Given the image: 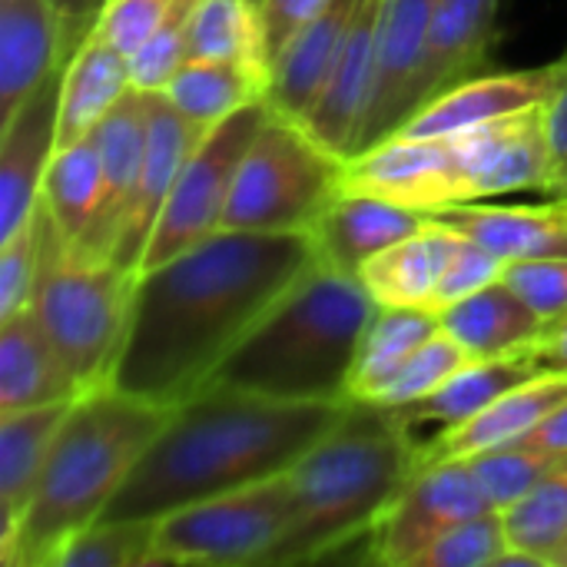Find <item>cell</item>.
Listing matches in <instances>:
<instances>
[{
  "label": "cell",
  "mask_w": 567,
  "mask_h": 567,
  "mask_svg": "<svg viewBox=\"0 0 567 567\" xmlns=\"http://www.w3.org/2000/svg\"><path fill=\"white\" fill-rule=\"evenodd\" d=\"M548 567H567V535L558 542V548L548 555Z\"/></svg>",
  "instance_id": "50"
},
{
  "label": "cell",
  "mask_w": 567,
  "mask_h": 567,
  "mask_svg": "<svg viewBox=\"0 0 567 567\" xmlns=\"http://www.w3.org/2000/svg\"><path fill=\"white\" fill-rule=\"evenodd\" d=\"M495 508L465 458L415 468L389 512L375 522L365 561L382 567H415L422 551L452 525Z\"/></svg>",
  "instance_id": "10"
},
{
  "label": "cell",
  "mask_w": 567,
  "mask_h": 567,
  "mask_svg": "<svg viewBox=\"0 0 567 567\" xmlns=\"http://www.w3.org/2000/svg\"><path fill=\"white\" fill-rule=\"evenodd\" d=\"M505 269H508V259H502L488 246L458 233V243L449 256V266H445V276H442V286L435 296V312H442V309L462 302L465 296L498 282L505 276Z\"/></svg>",
  "instance_id": "42"
},
{
  "label": "cell",
  "mask_w": 567,
  "mask_h": 567,
  "mask_svg": "<svg viewBox=\"0 0 567 567\" xmlns=\"http://www.w3.org/2000/svg\"><path fill=\"white\" fill-rule=\"evenodd\" d=\"M37 269H40V209L23 229L0 239V319L30 309Z\"/></svg>",
  "instance_id": "41"
},
{
  "label": "cell",
  "mask_w": 567,
  "mask_h": 567,
  "mask_svg": "<svg viewBox=\"0 0 567 567\" xmlns=\"http://www.w3.org/2000/svg\"><path fill=\"white\" fill-rule=\"evenodd\" d=\"M512 548L535 555L548 567V555L567 535V455L505 512Z\"/></svg>",
  "instance_id": "35"
},
{
  "label": "cell",
  "mask_w": 567,
  "mask_h": 567,
  "mask_svg": "<svg viewBox=\"0 0 567 567\" xmlns=\"http://www.w3.org/2000/svg\"><path fill=\"white\" fill-rule=\"evenodd\" d=\"M199 0H173L159 27L150 33V40L130 56V76L133 90L140 93H159L173 73L186 63L189 56V30H193V13Z\"/></svg>",
  "instance_id": "39"
},
{
  "label": "cell",
  "mask_w": 567,
  "mask_h": 567,
  "mask_svg": "<svg viewBox=\"0 0 567 567\" xmlns=\"http://www.w3.org/2000/svg\"><path fill=\"white\" fill-rule=\"evenodd\" d=\"M169 3L173 0H106L93 33L103 37L110 47H116L123 56H133L159 27Z\"/></svg>",
  "instance_id": "44"
},
{
  "label": "cell",
  "mask_w": 567,
  "mask_h": 567,
  "mask_svg": "<svg viewBox=\"0 0 567 567\" xmlns=\"http://www.w3.org/2000/svg\"><path fill=\"white\" fill-rule=\"evenodd\" d=\"M508 548L512 538H508L505 515L502 508H488L439 535L422 551L415 567H498Z\"/></svg>",
  "instance_id": "38"
},
{
  "label": "cell",
  "mask_w": 567,
  "mask_h": 567,
  "mask_svg": "<svg viewBox=\"0 0 567 567\" xmlns=\"http://www.w3.org/2000/svg\"><path fill=\"white\" fill-rule=\"evenodd\" d=\"M342 166L302 123L269 113L239 159L223 229L312 233L342 189Z\"/></svg>",
  "instance_id": "7"
},
{
  "label": "cell",
  "mask_w": 567,
  "mask_h": 567,
  "mask_svg": "<svg viewBox=\"0 0 567 567\" xmlns=\"http://www.w3.org/2000/svg\"><path fill=\"white\" fill-rule=\"evenodd\" d=\"M60 13V23H63V50H66V60L76 53V47L93 33L96 27V17L103 10L106 0H50Z\"/></svg>",
  "instance_id": "47"
},
{
  "label": "cell",
  "mask_w": 567,
  "mask_h": 567,
  "mask_svg": "<svg viewBox=\"0 0 567 567\" xmlns=\"http://www.w3.org/2000/svg\"><path fill=\"white\" fill-rule=\"evenodd\" d=\"M375 309L355 276L316 259L216 369L209 385L276 402H352L349 379Z\"/></svg>",
  "instance_id": "4"
},
{
  "label": "cell",
  "mask_w": 567,
  "mask_h": 567,
  "mask_svg": "<svg viewBox=\"0 0 567 567\" xmlns=\"http://www.w3.org/2000/svg\"><path fill=\"white\" fill-rule=\"evenodd\" d=\"M130 90H133L130 56H123L103 37L90 33L76 47V53L63 63L56 150L70 146L83 136H93L96 126L113 113V106Z\"/></svg>",
  "instance_id": "26"
},
{
  "label": "cell",
  "mask_w": 567,
  "mask_h": 567,
  "mask_svg": "<svg viewBox=\"0 0 567 567\" xmlns=\"http://www.w3.org/2000/svg\"><path fill=\"white\" fill-rule=\"evenodd\" d=\"M103 196V169L96 136H83L70 146H60L43 176V209L53 226L76 246L86 243Z\"/></svg>",
  "instance_id": "33"
},
{
  "label": "cell",
  "mask_w": 567,
  "mask_h": 567,
  "mask_svg": "<svg viewBox=\"0 0 567 567\" xmlns=\"http://www.w3.org/2000/svg\"><path fill=\"white\" fill-rule=\"evenodd\" d=\"M468 203L545 189L551 193V156L542 106L518 110L452 136Z\"/></svg>",
  "instance_id": "13"
},
{
  "label": "cell",
  "mask_w": 567,
  "mask_h": 567,
  "mask_svg": "<svg viewBox=\"0 0 567 567\" xmlns=\"http://www.w3.org/2000/svg\"><path fill=\"white\" fill-rule=\"evenodd\" d=\"M439 322L442 332H449L472 359L525 352L538 342V336L548 326L505 279L442 309Z\"/></svg>",
  "instance_id": "28"
},
{
  "label": "cell",
  "mask_w": 567,
  "mask_h": 567,
  "mask_svg": "<svg viewBox=\"0 0 567 567\" xmlns=\"http://www.w3.org/2000/svg\"><path fill=\"white\" fill-rule=\"evenodd\" d=\"M256 3H259V0H256Z\"/></svg>",
  "instance_id": "51"
},
{
  "label": "cell",
  "mask_w": 567,
  "mask_h": 567,
  "mask_svg": "<svg viewBox=\"0 0 567 567\" xmlns=\"http://www.w3.org/2000/svg\"><path fill=\"white\" fill-rule=\"evenodd\" d=\"M412 472V445L385 409L349 402L339 425L289 472V522L262 567L312 565L365 542Z\"/></svg>",
  "instance_id": "5"
},
{
  "label": "cell",
  "mask_w": 567,
  "mask_h": 567,
  "mask_svg": "<svg viewBox=\"0 0 567 567\" xmlns=\"http://www.w3.org/2000/svg\"><path fill=\"white\" fill-rule=\"evenodd\" d=\"M561 458L565 455H551V452L512 442V445H498V449L478 452V455H472L465 462L472 465V472H475L478 485L485 488L488 502L505 512L525 492H532Z\"/></svg>",
  "instance_id": "37"
},
{
  "label": "cell",
  "mask_w": 567,
  "mask_h": 567,
  "mask_svg": "<svg viewBox=\"0 0 567 567\" xmlns=\"http://www.w3.org/2000/svg\"><path fill=\"white\" fill-rule=\"evenodd\" d=\"M319 259L312 233L219 229L133 279L110 385L176 409Z\"/></svg>",
  "instance_id": "1"
},
{
  "label": "cell",
  "mask_w": 567,
  "mask_h": 567,
  "mask_svg": "<svg viewBox=\"0 0 567 567\" xmlns=\"http://www.w3.org/2000/svg\"><path fill=\"white\" fill-rule=\"evenodd\" d=\"M567 399V375H538L502 399H495L488 409H482L475 419L449 432L442 442H435L425 455H419L415 468L449 462V458H472L478 452L512 445L525 439L548 412H555Z\"/></svg>",
  "instance_id": "29"
},
{
  "label": "cell",
  "mask_w": 567,
  "mask_h": 567,
  "mask_svg": "<svg viewBox=\"0 0 567 567\" xmlns=\"http://www.w3.org/2000/svg\"><path fill=\"white\" fill-rule=\"evenodd\" d=\"M455 243H458L455 229L425 216V223L415 233L372 256L362 266L359 282L375 299V306L435 309V296Z\"/></svg>",
  "instance_id": "25"
},
{
  "label": "cell",
  "mask_w": 567,
  "mask_h": 567,
  "mask_svg": "<svg viewBox=\"0 0 567 567\" xmlns=\"http://www.w3.org/2000/svg\"><path fill=\"white\" fill-rule=\"evenodd\" d=\"M76 402V399H73ZM73 402L20 409L0 415V545H7L43 475L47 455Z\"/></svg>",
  "instance_id": "30"
},
{
  "label": "cell",
  "mask_w": 567,
  "mask_h": 567,
  "mask_svg": "<svg viewBox=\"0 0 567 567\" xmlns=\"http://www.w3.org/2000/svg\"><path fill=\"white\" fill-rule=\"evenodd\" d=\"M542 116L551 156V196H567V53L551 63Z\"/></svg>",
  "instance_id": "45"
},
{
  "label": "cell",
  "mask_w": 567,
  "mask_h": 567,
  "mask_svg": "<svg viewBox=\"0 0 567 567\" xmlns=\"http://www.w3.org/2000/svg\"><path fill=\"white\" fill-rule=\"evenodd\" d=\"M169 415L173 409L113 385L80 395L53 439L13 538L0 545V561L7 567H53L56 555L83 528L106 515Z\"/></svg>",
  "instance_id": "3"
},
{
  "label": "cell",
  "mask_w": 567,
  "mask_h": 567,
  "mask_svg": "<svg viewBox=\"0 0 567 567\" xmlns=\"http://www.w3.org/2000/svg\"><path fill=\"white\" fill-rule=\"evenodd\" d=\"M60 76L63 66L0 123V239L23 229L40 209L43 176L56 153Z\"/></svg>",
  "instance_id": "16"
},
{
  "label": "cell",
  "mask_w": 567,
  "mask_h": 567,
  "mask_svg": "<svg viewBox=\"0 0 567 567\" xmlns=\"http://www.w3.org/2000/svg\"><path fill=\"white\" fill-rule=\"evenodd\" d=\"M432 219L449 229L488 246L508 262L522 259H548L567 256V199L555 196L548 203H518V206H492V203H458Z\"/></svg>",
  "instance_id": "19"
},
{
  "label": "cell",
  "mask_w": 567,
  "mask_h": 567,
  "mask_svg": "<svg viewBox=\"0 0 567 567\" xmlns=\"http://www.w3.org/2000/svg\"><path fill=\"white\" fill-rule=\"evenodd\" d=\"M495 43H498V0H439L429 30L425 63L415 86V110L425 106L432 96L452 90L455 83L485 73Z\"/></svg>",
  "instance_id": "21"
},
{
  "label": "cell",
  "mask_w": 567,
  "mask_h": 567,
  "mask_svg": "<svg viewBox=\"0 0 567 567\" xmlns=\"http://www.w3.org/2000/svg\"><path fill=\"white\" fill-rule=\"evenodd\" d=\"M63 63L56 7L50 0H0V123Z\"/></svg>",
  "instance_id": "22"
},
{
  "label": "cell",
  "mask_w": 567,
  "mask_h": 567,
  "mask_svg": "<svg viewBox=\"0 0 567 567\" xmlns=\"http://www.w3.org/2000/svg\"><path fill=\"white\" fill-rule=\"evenodd\" d=\"M133 279L113 259L70 243L40 203V269L30 296L53 352L80 395L110 385L130 319Z\"/></svg>",
  "instance_id": "6"
},
{
  "label": "cell",
  "mask_w": 567,
  "mask_h": 567,
  "mask_svg": "<svg viewBox=\"0 0 567 567\" xmlns=\"http://www.w3.org/2000/svg\"><path fill=\"white\" fill-rule=\"evenodd\" d=\"M203 126L186 120L163 93H146V150L140 163V176L113 246V262L136 276L150 246V236L159 223V213L173 193V183L193 153V146L203 140Z\"/></svg>",
  "instance_id": "14"
},
{
  "label": "cell",
  "mask_w": 567,
  "mask_h": 567,
  "mask_svg": "<svg viewBox=\"0 0 567 567\" xmlns=\"http://www.w3.org/2000/svg\"><path fill=\"white\" fill-rule=\"evenodd\" d=\"M538 375H548V372H542L532 349L515 352V355H498V359H472L435 392H429L409 405L385 409V415L402 432V439L412 445V455L419 462V455H425L449 432H455L458 425L475 419L482 409H488L505 392H512Z\"/></svg>",
  "instance_id": "15"
},
{
  "label": "cell",
  "mask_w": 567,
  "mask_h": 567,
  "mask_svg": "<svg viewBox=\"0 0 567 567\" xmlns=\"http://www.w3.org/2000/svg\"><path fill=\"white\" fill-rule=\"evenodd\" d=\"M522 445H532V449H542V452H551V455H567V399L548 412L525 439H518Z\"/></svg>",
  "instance_id": "49"
},
{
  "label": "cell",
  "mask_w": 567,
  "mask_h": 567,
  "mask_svg": "<svg viewBox=\"0 0 567 567\" xmlns=\"http://www.w3.org/2000/svg\"><path fill=\"white\" fill-rule=\"evenodd\" d=\"M362 0H329L322 13L282 50V56L272 63L269 73V93L266 103L272 113L302 123L312 103L319 100L339 50L346 43V33L352 27V17Z\"/></svg>",
  "instance_id": "24"
},
{
  "label": "cell",
  "mask_w": 567,
  "mask_h": 567,
  "mask_svg": "<svg viewBox=\"0 0 567 567\" xmlns=\"http://www.w3.org/2000/svg\"><path fill=\"white\" fill-rule=\"evenodd\" d=\"M545 322L567 312V256L508 262L502 276Z\"/></svg>",
  "instance_id": "43"
},
{
  "label": "cell",
  "mask_w": 567,
  "mask_h": 567,
  "mask_svg": "<svg viewBox=\"0 0 567 567\" xmlns=\"http://www.w3.org/2000/svg\"><path fill=\"white\" fill-rule=\"evenodd\" d=\"M472 362V355L449 336V332H435L385 385L382 392L372 399V405L379 409H399L409 405L429 392H435L442 382H449L458 369H465Z\"/></svg>",
  "instance_id": "40"
},
{
  "label": "cell",
  "mask_w": 567,
  "mask_h": 567,
  "mask_svg": "<svg viewBox=\"0 0 567 567\" xmlns=\"http://www.w3.org/2000/svg\"><path fill=\"white\" fill-rule=\"evenodd\" d=\"M442 329L435 309H405V306H379L372 316V326L362 339L352 379H349V399L352 402H372L382 385Z\"/></svg>",
  "instance_id": "32"
},
{
  "label": "cell",
  "mask_w": 567,
  "mask_h": 567,
  "mask_svg": "<svg viewBox=\"0 0 567 567\" xmlns=\"http://www.w3.org/2000/svg\"><path fill=\"white\" fill-rule=\"evenodd\" d=\"M269 113H272L269 103L259 100L203 133V140L193 146V153L186 156V163L173 183V193H169V199L159 213V223L150 236L140 272L179 256L183 249H189L199 239L223 229V216H226V203L233 193L239 159Z\"/></svg>",
  "instance_id": "9"
},
{
  "label": "cell",
  "mask_w": 567,
  "mask_h": 567,
  "mask_svg": "<svg viewBox=\"0 0 567 567\" xmlns=\"http://www.w3.org/2000/svg\"><path fill=\"white\" fill-rule=\"evenodd\" d=\"M186 120L203 130L219 126L233 113L266 100L269 73L233 63V60H196L189 56L173 80L159 90Z\"/></svg>",
  "instance_id": "31"
},
{
  "label": "cell",
  "mask_w": 567,
  "mask_h": 567,
  "mask_svg": "<svg viewBox=\"0 0 567 567\" xmlns=\"http://www.w3.org/2000/svg\"><path fill=\"white\" fill-rule=\"evenodd\" d=\"M150 548L153 522L100 518L56 555L53 567H150Z\"/></svg>",
  "instance_id": "36"
},
{
  "label": "cell",
  "mask_w": 567,
  "mask_h": 567,
  "mask_svg": "<svg viewBox=\"0 0 567 567\" xmlns=\"http://www.w3.org/2000/svg\"><path fill=\"white\" fill-rule=\"evenodd\" d=\"M435 7L439 0H382L379 33H375L372 100H369L352 156L379 146L382 140L399 133L405 120L412 116Z\"/></svg>",
  "instance_id": "12"
},
{
  "label": "cell",
  "mask_w": 567,
  "mask_h": 567,
  "mask_svg": "<svg viewBox=\"0 0 567 567\" xmlns=\"http://www.w3.org/2000/svg\"><path fill=\"white\" fill-rule=\"evenodd\" d=\"M326 3L329 0H259L269 73H272V63L282 56V50L322 13Z\"/></svg>",
  "instance_id": "46"
},
{
  "label": "cell",
  "mask_w": 567,
  "mask_h": 567,
  "mask_svg": "<svg viewBox=\"0 0 567 567\" xmlns=\"http://www.w3.org/2000/svg\"><path fill=\"white\" fill-rule=\"evenodd\" d=\"M80 399L76 382L30 309L0 319V415Z\"/></svg>",
  "instance_id": "27"
},
{
  "label": "cell",
  "mask_w": 567,
  "mask_h": 567,
  "mask_svg": "<svg viewBox=\"0 0 567 567\" xmlns=\"http://www.w3.org/2000/svg\"><path fill=\"white\" fill-rule=\"evenodd\" d=\"M548 76H551V63L535 70L478 73L432 96L425 106H419L412 120L399 130V136H455L485 126L492 120L512 116L518 110L542 106L548 93Z\"/></svg>",
  "instance_id": "18"
},
{
  "label": "cell",
  "mask_w": 567,
  "mask_h": 567,
  "mask_svg": "<svg viewBox=\"0 0 567 567\" xmlns=\"http://www.w3.org/2000/svg\"><path fill=\"white\" fill-rule=\"evenodd\" d=\"M292 505L289 475L213 495L153 522L150 567H262Z\"/></svg>",
  "instance_id": "8"
},
{
  "label": "cell",
  "mask_w": 567,
  "mask_h": 567,
  "mask_svg": "<svg viewBox=\"0 0 567 567\" xmlns=\"http://www.w3.org/2000/svg\"><path fill=\"white\" fill-rule=\"evenodd\" d=\"M379 13L382 0H362L352 27L346 33V43L339 50V60L306 113L302 126L336 156L349 159L355 153V140L372 100V80H375V33H379Z\"/></svg>",
  "instance_id": "17"
},
{
  "label": "cell",
  "mask_w": 567,
  "mask_h": 567,
  "mask_svg": "<svg viewBox=\"0 0 567 567\" xmlns=\"http://www.w3.org/2000/svg\"><path fill=\"white\" fill-rule=\"evenodd\" d=\"M189 56L233 60L269 73L262 17L256 0H199L189 30ZM186 56V60H189Z\"/></svg>",
  "instance_id": "34"
},
{
  "label": "cell",
  "mask_w": 567,
  "mask_h": 567,
  "mask_svg": "<svg viewBox=\"0 0 567 567\" xmlns=\"http://www.w3.org/2000/svg\"><path fill=\"white\" fill-rule=\"evenodd\" d=\"M96 146H100V169H103V196H100V213L96 223L80 249L110 259L136 176L146 150V93L130 90L113 113L96 126Z\"/></svg>",
  "instance_id": "23"
},
{
  "label": "cell",
  "mask_w": 567,
  "mask_h": 567,
  "mask_svg": "<svg viewBox=\"0 0 567 567\" xmlns=\"http://www.w3.org/2000/svg\"><path fill=\"white\" fill-rule=\"evenodd\" d=\"M349 402H276L206 385L173 409L103 518L156 522L193 502L289 475Z\"/></svg>",
  "instance_id": "2"
},
{
  "label": "cell",
  "mask_w": 567,
  "mask_h": 567,
  "mask_svg": "<svg viewBox=\"0 0 567 567\" xmlns=\"http://www.w3.org/2000/svg\"><path fill=\"white\" fill-rule=\"evenodd\" d=\"M422 223H425V216L415 209H405V206L389 203L372 193L339 189L336 199L316 219L312 239H316L319 259L326 266L359 279L362 266L372 256H379L392 243L405 239Z\"/></svg>",
  "instance_id": "20"
},
{
  "label": "cell",
  "mask_w": 567,
  "mask_h": 567,
  "mask_svg": "<svg viewBox=\"0 0 567 567\" xmlns=\"http://www.w3.org/2000/svg\"><path fill=\"white\" fill-rule=\"evenodd\" d=\"M542 372L548 375H567V312L555 316L545 332L538 336V342L532 346Z\"/></svg>",
  "instance_id": "48"
},
{
  "label": "cell",
  "mask_w": 567,
  "mask_h": 567,
  "mask_svg": "<svg viewBox=\"0 0 567 567\" xmlns=\"http://www.w3.org/2000/svg\"><path fill=\"white\" fill-rule=\"evenodd\" d=\"M565 199H567V196H565Z\"/></svg>",
  "instance_id": "52"
},
{
  "label": "cell",
  "mask_w": 567,
  "mask_h": 567,
  "mask_svg": "<svg viewBox=\"0 0 567 567\" xmlns=\"http://www.w3.org/2000/svg\"><path fill=\"white\" fill-rule=\"evenodd\" d=\"M342 189L372 193L422 216L468 203L452 136H389L346 159Z\"/></svg>",
  "instance_id": "11"
}]
</instances>
